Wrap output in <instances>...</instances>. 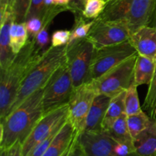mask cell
<instances>
[{
    "label": "cell",
    "instance_id": "1",
    "mask_svg": "<svg viewBox=\"0 0 156 156\" xmlns=\"http://www.w3.org/2000/svg\"><path fill=\"white\" fill-rule=\"evenodd\" d=\"M44 88L29 96L0 123V150H5L19 141L23 144L44 114Z\"/></svg>",
    "mask_w": 156,
    "mask_h": 156
},
{
    "label": "cell",
    "instance_id": "2",
    "mask_svg": "<svg viewBox=\"0 0 156 156\" xmlns=\"http://www.w3.org/2000/svg\"><path fill=\"white\" fill-rule=\"evenodd\" d=\"M41 54L34 38L29 37L11 65L0 70V120L8 115L21 83Z\"/></svg>",
    "mask_w": 156,
    "mask_h": 156
},
{
    "label": "cell",
    "instance_id": "3",
    "mask_svg": "<svg viewBox=\"0 0 156 156\" xmlns=\"http://www.w3.org/2000/svg\"><path fill=\"white\" fill-rule=\"evenodd\" d=\"M66 61V45L50 46L41 54L21 83L9 114L16 109L25 99L44 88L55 72Z\"/></svg>",
    "mask_w": 156,
    "mask_h": 156
},
{
    "label": "cell",
    "instance_id": "4",
    "mask_svg": "<svg viewBox=\"0 0 156 156\" xmlns=\"http://www.w3.org/2000/svg\"><path fill=\"white\" fill-rule=\"evenodd\" d=\"M156 0H111L97 18L123 23L131 35L149 26L155 11Z\"/></svg>",
    "mask_w": 156,
    "mask_h": 156
},
{
    "label": "cell",
    "instance_id": "5",
    "mask_svg": "<svg viewBox=\"0 0 156 156\" xmlns=\"http://www.w3.org/2000/svg\"><path fill=\"white\" fill-rule=\"evenodd\" d=\"M138 53L114 67L98 79L89 82L97 94L114 98L126 91L134 82V69Z\"/></svg>",
    "mask_w": 156,
    "mask_h": 156
},
{
    "label": "cell",
    "instance_id": "6",
    "mask_svg": "<svg viewBox=\"0 0 156 156\" xmlns=\"http://www.w3.org/2000/svg\"><path fill=\"white\" fill-rule=\"evenodd\" d=\"M95 47L87 37L66 44V62L74 88L88 82L90 66Z\"/></svg>",
    "mask_w": 156,
    "mask_h": 156
},
{
    "label": "cell",
    "instance_id": "7",
    "mask_svg": "<svg viewBox=\"0 0 156 156\" xmlns=\"http://www.w3.org/2000/svg\"><path fill=\"white\" fill-rule=\"evenodd\" d=\"M136 53L137 51L129 40L120 44L96 49L90 66L88 82L98 79Z\"/></svg>",
    "mask_w": 156,
    "mask_h": 156
},
{
    "label": "cell",
    "instance_id": "8",
    "mask_svg": "<svg viewBox=\"0 0 156 156\" xmlns=\"http://www.w3.org/2000/svg\"><path fill=\"white\" fill-rule=\"evenodd\" d=\"M73 88L69 67L66 61L44 87L43 96L44 114L68 103Z\"/></svg>",
    "mask_w": 156,
    "mask_h": 156
},
{
    "label": "cell",
    "instance_id": "9",
    "mask_svg": "<svg viewBox=\"0 0 156 156\" xmlns=\"http://www.w3.org/2000/svg\"><path fill=\"white\" fill-rule=\"evenodd\" d=\"M68 119V103L50 111V112L45 113L29 134L25 141L23 143L24 155L27 156L28 155L36 145L50 136L56 128L62 126Z\"/></svg>",
    "mask_w": 156,
    "mask_h": 156
},
{
    "label": "cell",
    "instance_id": "10",
    "mask_svg": "<svg viewBox=\"0 0 156 156\" xmlns=\"http://www.w3.org/2000/svg\"><path fill=\"white\" fill-rule=\"evenodd\" d=\"M130 36L129 28L123 23L96 18L87 37L94 44L95 49H99L124 42Z\"/></svg>",
    "mask_w": 156,
    "mask_h": 156
},
{
    "label": "cell",
    "instance_id": "11",
    "mask_svg": "<svg viewBox=\"0 0 156 156\" xmlns=\"http://www.w3.org/2000/svg\"><path fill=\"white\" fill-rule=\"evenodd\" d=\"M97 94L90 82L73 88L68 102L69 120L78 133L83 129L85 119Z\"/></svg>",
    "mask_w": 156,
    "mask_h": 156
},
{
    "label": "cell",
    "instance_id": "12",
    "mask_svg": "<svg viewBox=\"0 0 156 156\" xmlns=\"http://www.w3.org/2000/svg\"><path fill=\"white\" fill-rule=\"evenodd\" d=\"M78 141L86 156H115L117 142L103 130L78 133Z\"/></svg>",
    "mask_w": 156,
    "mask_h": 156
},
{
    "label": "cell",
    "instance_id": "13",
    "mask_svg": "<svg viewBox=\"0 0 156 156\" xmlns=\"http://www.w3.org/2000/svg\"><path fill=\"white\" fill-rule=\"evenodd\" d=\"M14 21L15 18L11 9L0 15V70L8 68L16 56L12 52L10 44V29Z\"/></svg>",
    "mask_w": 156,
    "mask_h": 156
},
{
    "label": "cell",
    "instance_id": "14",
    "mask_svg": "<svg viewBox=\"0 0 156 156\" xmlns=\"http://www.w3.org/2000/svg\"><path fill=\"white\" fill-rule=\"evenodd\" d=\"M138 55L155 59L156 56V28L145 26L133 34L129 39Z\"/></svg>",
    "mask_w": 156,
    "mask_h": 156
},
{
    "label": "cell",
    "instance_id": "15",
    "mask_svg": "<svg viewBox=\"0 0 156 156\" xmlns=\"http://www.w3.org/2000/svg\"><path fill=\"white\" fill-rule=\"evenodd\" d=\"M77 133L76 129L68 119L42 156H64L71 147Z\"/></svg>",
    "mask_w": 156,
    "mask_h": 156
},
{
    "label": "cell",
    "instance_id": "16",
    "mask_svg": "<svg viewBox=\"0 0 156 156\" xmlns=\"http://www.w3.org/2000/svg\"><path fill=\"white\" fill-rule=\"evenodd\" d=\"M111 101V98L105 94H98L95 96L85 119L82 131L102 130V123Z\"/></svg>",
    "mask_w": 156,
    "mask_h": 156
},
{
    "label": "cell",
    "instance_id": "17",
    "mask_svg": "<svg viewBox=\"0 0 156 156\" xmlns=\"http://www.w3.org/2000/svg\"><path fill=\"white\" fill-rule=\"evenodd\" d=\"M133 144L140 156L156 155V119H152L149 126L133 139Z\"/></svg>",
    "mask_w": 156,
    "mask_h": 156
},
{
    "label": "cell",
    "instance_id": "18",
    "mask_svg": "<svg viewBox=\"0 0 156 156\" xmlns=\"http://www.w3.org/2000/svg\"><path fill=\"white\" fill-rule=\"evenodd\" d=\"M155 59L138 55L134 69V84L137 86L149 85L155 73Z\"/></svg>",
    "mask_w": 156,
    "mask_h": 156
},
{
    "label": "cell",
    "instance_id": "19",
    "mask_svg": "<svg viewBox=\"0 0 156 156\" xmlns=\"http://www.w3.org/2000/svg\"><path fill=\"white\" fill-rule=\"evenodd\" d=\"M125 96L126 91L111 98L102 123V130L105 132L109 130L115 120L125 113Z\"/></svg>",
    "mask_w": 156,
    "mask_h": 156
},
{
    "label": "cell",
    "instance_id": "20",
    "mask_svg": "<svg viewBox=\"0 0 156 156\" xmlns=\"http://www.w3.org/2000/svg\"><path fill=\"white\" fill-rule=\"evenodd\" d=\"M28 40L29 35L25 22L16 23L14 21L10 29V44L12 52L15 55L18 54Z\"/></svg>",
    "mask_w": 156,
    "mask_h": 156
},
{
    "label": "cell",
    "instance_id": "21",
    "mask_svg": "<svg viewBox=\"0 0 156 156\" xmlns=\"http://www.w3.org/2000/svg\"><path fill=\"white\" fill-rule=\"evenodd\" d=\"M126 119H127V115L126 113H124L117 120H115L109 130L106 132L117 143L133 140L128 129Z\"/></svg>",
    "mask_w": 156,
    "mask_h": 156
},
{
    "label": "cell",
    "instance_id": "22",
    "mask_svg": "<svg viewBox=\"0 0 156 156\" xmlns=\"http://www.w3.org/2000/svg\"><path fill=\"white\" fill-rule=\"evenodd\" d=\"M126 121L129 133L133 140L149 126L152 121V118L143 111L135 115L127 116Z\"/></svg>",
    "mask_w": 156,
    "mask_h": 156
},
{
    "label": "cell",
    "instance_id": "23",
    "mask_svg": "<svg viewBox=\"0 0 156 156\" xmlns=\"http://www.w3.org/2000/svg\"><path fill=\"white\" fill-rule=\"evenodd\" d=\"M75 16V24L71 30V37L69 43L87 37L94 23V19L89 20L82 15Z\"/></svg>",
    "mask_w": 156,
    "mask_h": 156
},
{
    "label": "cell",
    "instance_id": "24",
    "mask_svg": "<svg viewBox=\"0 0 156 156\" xmlns=\"http://www.w3.org/2000/svg\"><path fill=\"white\" fill-rule=\"evenodd\" d=\"M141 106L137 92V85L133 83L126 91L125 96V113L127 116L135 115L142 112Z\"/></svg>",
    "mask_w": 156,
    "mask_h": 156
},
{
    "label": "cell",
    "instance_id": "25",
    "mask_svg": "<svg viewBox=\"0 0 156 156\" xmlns=\"http://www.w3.org/2000/svg\"><path fill=\"white\" fill-rule=\"evenodd\" d=\"M143 108L151 118L156 119V66L153 77L149 85Z\"/></svg>",
    "mask_w": 156,
    "mask_h": 156
},
{
    "label": "cell",
    "instance_id": "26",
    "mask_svg": "<svg viewBox=\"0 0 156 156\" xmlns=\"http://www.w3.org/2000/svg\"><path fill=\"white\" fill-rule=\"evenodd\" d=\"M106 5L105 0H87L82 15L88 19H96L104 12Z\"/></svg>",
    "mask_w": 156,
    "mask_h": 156
},
{
    "label": "cell",
    "instance_id": "27",
    "mask_svg": "<svg viewBox=\"0 0 156 156\" xmlns=\"http://www.w3.org/2000/svg\"><path fill=\"white\" fill-rule=\"evenodd\" d=\"M30 2L31 0H13L12 14L15 18V22H25Z\"/></svg>",
    "mask_w": 156,
    "mask_h": 156
},
{
    "label": "cell",
    "instance_id": "28",
    "mask_svg": "<svg viewBox=\"0 0 156 156\" xmlns=\"http://www.w3.org/2000/svg\"><path fill=\"white\" fill-rule=\"evenodd\" d=\"M45 12L46 6L44 0H31L28 12L27 14V16H26L25 21L31 18H35V17L44 20Z\"/></svg>",
    "mask_w": 156,
    "mask_h": 156
},
{
    "label": "cell",
    "instance_id": "29",
    "mask_svg": "<svg viewBox=\"0 0 156 156\" xmlns=\"http://www.w3.org/2000/svg\"><path fill=\"white\" fill-rule=\"evenodd\" d=\"M49 27L50 24L44 25L34 38L37 47L41 53L45 52L49 48L48 45L50 44V36L48 34Z\"/></svg>",
    "mask_w": 156,
    "mask_h": 156
},
{
    "label": "cell",
    "instance_id": "30",
    "mask_svg": "<svg viewBox=\"0 0 156 156\" xmlns=\"http://www.w3.org/2000/svg\"><path fill=\"white\" fill-rule=\"evenodd\" d=\"M71 37V30H58L53 32L51 38V44L53 47H60L66 45L69 42Z\"/></svg>",
    "mask_w": 156,
    "mask_h": 156
},
{
    "label": "cell",
    "instance_id": "31",
    "mask_svg": "<svg viewBox=\"0 0 156 156\" xmlns=\"http://www.w3.org/2000/svg\"><path fill=\"white\" fill-rule=\"evenodd\" d=\"M29 37L35 38L44 26V20L40 18H31L25 21Z\"/></svg>",
    "mask_w": 156,
    "mask_h": 156
},
{
    "label": "cell",
    "instance_id": "32",
    "mask_svg": "<svg viewBox=\"0 0 156 156\" xmlns=\"http://www.w3.org/2000/svg\"><path fill=\"white\" fill-rule=\"evenodd\" d=\"M0 156H24L23 153L22 143L18 141L5 150H0Z\"/></svg>",
    "mask_w": 156,
    "mask_h": 156
},
{
    "label": "cell",
    "instance_id": "33",
    "mask_svg": "<svg viewBox=\"0 0 156 156\" xmlns=\"http://www.w3.org/2000/svg\"><path fill=\"white\" fill-rule=\"evenodd\" d=\"M64 156H86L83 149L81 147L79 141H78V133L72 144L71 147L69 149Z\"/></svg>",
    "mask_w": 156,
    "mask_h": 156
},
{
    "label": "cell",
    "instance_id": "34",
    "mask_svg": "<svg viewBox=\"0 0 156 156\" xmlns=\"http://www.w3.org/2000/svg\"><path fill=\"white\" fill-rule=\"evenodd\" d=\"M13 0H0V15L4 13L8 9L12 10Z\"/></svg>",
    "mask_w": 156,
    "mask_h": 156
},
{
    "label": "cell",
    "instance_id": "35",
    "mask_svg": "<svg viewBox=\"0 0 156 156\" xmlns=\"http://www.w3.org/2000/svg\"><path fill=\"white\" fill-rule=\"evenodd\" d=\"M149 26H151V27H155V28H156V4H155V11H154L153 15H152V21H151L150 24H149Z\"/></svg>",
    "mask_w": 156,
    "mask_h": 156
},
{
    "label": "cell",
    "instance_id": "36",
    "mask_svg": "<svg viewBox=\"0 0 156 156\" xmlns=\"http://www.w3.org/2000/svg\"><path fill=\"white\" fill-rule=\"evenodd\" d=\"M105 1H106L107 2H110V1H111V0H105Z\"/></svg>",
    "mask_w": 156,
    "mask_h": 156
},
{
    "label": "cell",
    "instance_id": "37",
    "mask_svg": "<svg viewBox=\"0 0 156 156\" xmlns=\"http://www.w3.org/2000/svg\"><path fill=\"white\" fill-rule=\"evenodd\" d=\"M155 63H156V57L155 58Z\"/></svg>",
    "mask_w": 156,
    "mask_h": 156
},
{
    "label": "cell",
    "instance_id": "38",
    "mask_svg": "<svg viewBox=\"0 0 156 156\" xmlns=\"http://www.w3.org/2000/svg\"><path fill=\"white\" fill-rule=\"evenodd\" d=\"M155 57H156V56H155Z\"/></svg>",
    "mask_w": 156,
    "mask_h": 156
},
{
    "label": "cell",
    "instance_id": "39",
    "mask_svg": "<svg viewBox=\"0 0 156 156\" xmlns=\"http://www.w3.org/2000/svg\"><path fill=\"white\" fill-rule=\"evenodd\" d=\"M155 156H156V155H155Z\"/></svg>",
    "mask_w": 156,
    "mask_h": 156
}]
</instances>
